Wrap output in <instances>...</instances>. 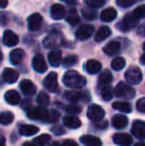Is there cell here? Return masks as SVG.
I'll return each mask as SVG.
<instances>
[{
    "label": "cell",
    "mask_w": 145,
    "mask_h": 146,
    "mask_svg": "<svg viewBox=\"0 0 145 146\" xmlns=\"http://www.w3.org/2000/svg\"><path fill=\"white\" fill-rule=\"evenodd\" d=\"M14 119V114L10 111H3L0 115V122L3 125H8L12 123Z\"/></svg>",
    "instance_id": "obj_35"
},
{
    "label": "cell",
    "mask_w": 145,
    "mask_h": 146,
    "mask_svg": "<svg viewBox=\"0 0 145 146\" xmlns=\"http://www.w3.org/2000/svg\"><path fill=\"white\" fill-rule=\"evenodd\" d=\"M5 100L11 106H16L20 102V96L16 90H10L5 92Z\"/></svg>",
    "instance_id": "obj_25"
},
{
    "label": "cell",
    "mask_w": 145,
    "mask_h": 146,
    "mask_svg": "<svg viewBox=\"0 0 145 146\" xmlns=\"http://www.w3.org/2000/svg\"><path fill=\"white\" fill-rule=\"evenodd\" d=\"M18 77H19L18 72L11 68H6L3 70V73H2V78H3L4 82L7 84H14L18 80Z\"/></svg>",
    "instance_id": "obj_16"
},
{
    "label": "cell",
    "mask_w": 145,
    "mask_h": 146,
    "mask_svg": "<svg viewBox=\"0 0 145 146\" xmlns=\"http://www.w3.org/2000/svg\"><path fill=\"white\" fill-rule=\"evenodd\" d=\"M132 14H133L134 17H136L138 20L141 19V18H144L145 17V4L135 8V10L132 12Z\"/></svg>",
    "instance_id": "obj_40"
},
{
    "label": "cell",
    "mask_w": 145,
    "mask_h": 146,
    "mask_svg": "<svg viewBox=\"0 0 145 146\" xmlns=\"http://www.w3.org/2000/svg\"><path fill=\"white\" fill-rule=\"evenodd\" d=\"M59 117H60V113H59L57 110H49V117H48L47 122H49V123L56 122V121H58Z\"/></svg>",
    "instance_id": "obj_41"
},
{
    "label": "cell",
    "mask_w": 145,
    "mask_h": 146,
    "mask_svg": "<svg viewBox=\"0 0 145 146\" xmlns=\"http://www.w3.org/2000/svg\"><path fill=\"white\" fill-rule=\"evenodd\" d=\"M77 63V56H68L67 58L64 59V61H63V65H64V67H66V68L73 67V66H75Z\"/></svg>",
    "instance_id": "obj_39"
},
{
    "label": "cell",
    "mask_w": 145,
    "mask_h": 146,
    "mask_svg": "<svg viewBox=\"0 0 145 146\" xmlns=\"http://www.w3.org/2000/svg\"><path fill=\"white\" fill-rule=\"evenodd\" d=\"M65 98L71 102H77L79 100H83V94L79 92H75V90H67L65 92Z\"/></svg>",
    "instance_id": "obj_30"
},
{
    "label": "cell",
    "mask_w": 145,
    "mask_h": 146,
    "mask_svg": "<svg viewBox=\"0 0 145 146\" xmlns=\"http://www.w3.org/2000/svg\"><path fill=\"white\" fill-rule=\"evenodd\" d=\"M20 134L23 136H32L39 132V128L32 124H24L20 126Z\"/></svg>",
    "instance_id": "obj_24"
},
{
    "label": "cell",
    "mask_w": 145,
    "mask_h": 146,
    "mask_svg": "<svg viewBox=\"0 0 145 146\" xmlns=\"http://www.w3.org/2000/svg\"><path fill=\"white\" fill-rule=\"evenodd\" d=\"M48 61L50 65L57 68L62 63V52L60 50H53L48 54Z\"/></svg>",
    "instance_id": "obj_18"
},
{
    "label": "cell",
    "mask_w": 145,
    "mask_h": 146,
    "mask_svg": "<svg viewBox=\"0 0 145 146\" xmlns=\"http://www.w3.org/2000/svg\"><path fill=\"white\" fill-rule=\"evenodd\" d=\"M112 139L115 144L120 146H130L132 144V137L127 133H115Z\"/></svg>",
    "instance_id": "obj_14"
},
{
    "label": "cell",
    "mask_w": 145,
    "mask_h": 146,
    "mask_svg": "<svg viewBox=\"0 0 145 146\" xmlns=\"http://www.w3.org/2000/svg\"><path fill=\"white\" fill-rule=\"evenodd\" d=\"M111 34V30H110L109 27L107 26H103L101 27L97 32L95 33V40L97 42H103V40H105L107 38H109Z\"/></svg>",
    "instance_id": "obj_26"
},
{
    "label": "cell",
    "mask_w": 145,
    "mask_h": 146,
    "mask_svg": "<svg viewBox=\"0 0 145 146\" xmlns=\"http://www.w3.org/2000/svg\"><path fill=\"white\" fill-rule=\"evenodd\" d=\"M137 33L140 36H145V26H141V27L138 29Z\"/></svg>",
    "instance_id": "obj_48"
},
{
    "label": "cell",
    "mask_w": 145,
    "mask_h": 146,
    "mask_svg": "<svg viewBox=\"0 0 145 146\" xmlns=\"http://www.w3.org/2000/svg\"><path fill=\"white\" fill-rule=\"evenodd\" d=\"M51 16L54 20H61L66 16V9L61 4H54L51 7Z\"/></svg>",
    "instance_id": "obj_17"
},
{
    "label": "cell",
    "mask_w": 145,
    "mask_h": 146,
    "mask_svg": "<svg viewBox=\"0 0 145 146\" xmlns=\"http://www.w3.org/2000/svg\"><path fill=\"white\" fill-rule=\"evenodd\" d=\"M63 122L69 128H79L81 125V122L77 116L75 115H66L63 118Z\"/></svg>",
    "instance_id": "obj_23"
},
{
    "label": "cell",
    "mask_w": 145,
    "mask_h": 146,
    "mask_svg": "<svg viewBox=\"0 0 145 146\" xmlns=\"http://www.w3.org/2000/svg\"><path fill=\"white\" fill-rule=\"evenodd\" d=\"M140 63L143 64V65H145V54L142 55L141 58H140Z\"/></svg>",
    "instance_id": "obj_50"
},
{
    "label": "cell",
    "mask_w": 145,
    "mask_h": 146,
    "mask_svg": "<svg viewBox=\"0 0 145 146\" xmlns=\"http://www.w3.org/2000/svg\"><path fill=\"white\" fill-rule=\"evenodd\" d=\"M101 70V64L97 60H89L85 63V71L91 75H95Z\"/></svg>",
    "instance_id": "obj_21"
},
{
    "label": "cell",
    "mask_w": 145,
    "mask_h": 146,
    "mask_svg": "<svg viewBox=\"0 0 145 146\" xmlns=\"http://www.w3.org/2000/svg\"><path fill=\"white\" fill-rule=\"evenodd\" d=\"M27 116L35 120H42L47 122L49 117V111L44 106H30L27 110Z\"/></svg>",
    "instance_id": "obj_4"
},
{
    "label": "cell",
    "mask_w": 145,
    "mask_h": 146,
    "mask_svg": "<svg viewBox=\"0 0 145 146\" xmlns=\"http://www.w3.org/2000/svg\"><path fill=\"white\" fill-rule=\"evenodd\" d=\"M136 108H137L138 111L145 113V98H140V100H137Z\"/></svg>",
    "instance_id": "obj_45"
},
{
    "label": "cell",
    "mask_w": 145,
    "mask_h": 146,
    "mask_svg": "<svg viewBox=\"0 0 145 146\" xmlns=\"http://www.w3.org/2000/svg\"><path fill=\"white\" fill-rule=\"evenodd\" d=\"M58 145H59V143H58V142H55L52 146H58Z\"/></svg>",
    "instance_id": "obj_55"
},
{
    "label": "cell",
    "mask_w": 145,
    "mask_h": 146,
    "mask_svg": "<svg viewBox=\"0 0 145 146\" xmlns=\"http://www.w3.org/2000/svg\"><path fill=\"white\" fill-rule=\"evenodd\" d=\"M4 141H5V140H4V137H2V146H5V144H4Z\"/></svg>",
    "instance_id": "obj_54"
},
{
    "label": "cell",
    "mask_w": 145,
    "mask_h": 146,
    "mask_svg": "<svg viewBox=\"0 0 145 146\" xmlns=\"http://www.w3.org/2000/svg\"><path fill=\"white\" fill-rule=\"evenodd\" d=\"M63 83L66 87L73 88V90H79L83 88L87 84L85 77L79 75L75 71H68L65 73L63 77Z\"/></svg>",
    "instance_id": "obj_1"
},
{
    "label": "cell",
    "mask_w": 145,
    "mask_h": 146,
    "mask_svg": "<svg viewBox=\"0 0 145 146\" xmlns=\"http://www.w3.org/2000/svg\"><path fill=\"white\" fill-rule=\"evenodd\" d=\"M36 100L41 106H47V104L50 102V96H49L48 94H46L45 92H41L40 94H38V96H37Z\"/></svg>",
    "instance_id": "obj_37"
},
{
    "label": "cell",
    "mask_w": 145,
    "mask_h": 146,
    "mask_svg": "<svg viewBox=\"0 0 145 146\" xmlns=\"http://www.w3.org/2000/svg\"><path fill=\"white\" fill-rule=\"evenodd\" d=\"M27 23H28V29L30 31L35 32V31H38L42 27L43 17L39 13H34L28 17Z\"/></svg>",
    "instance_id": "obj_10"
},
{
    "label": "cell",
    "mask_w": 145,
    "mask_h": 146,
    "mask_svg": "<svg viewBox=\"0 0 145 146\" xmlns=\"http://www.w3.org/2000/svg\"><path fill=\"white\" fill-rule=\"evenodd\" d=\"M117 16V12L114 8H107L101 14V19L103 22H111Z\"/></svg>",
    "instance_id": "obj_27"
},
{
    "label": "cell",
    "mask_w": 145,
    "mask_h": 146,
    "mask_svg": "<svg viewBox=\"0 0 145 146\" xmlns=\"http://www.w3.org/2000/svg\"><path fill=\"white\" fill-rule=\"evenodd\" d=\"M112 125L117 129L125 128L128 124V118L123 114H115L112 117Z\"/></svg>",
    "instance_id": "obj_20"
},
{
    "label": "cell",
    "mask_w": 145,
    "mask_h": 146,
    "mask_svg": "<svg viewBox=\"0 0 145 146\" xmlns=\"http://www.w3.org/2000/svg\"><path fill=\"white\" fill-rule=\"evenodd\" d=\"M114 94L117 98L131 100L135 96V90H134L133 88L130 87L128 84L124 83V82H120V83L117 84L115 90H114Z\"/></svg>",
    "instance_id": "obj_3"
},
{
    "label": "cell",
    "mask_w": 145,
    "mask_h": 146,
    "mask_svg": "<svg viewBox=\"0 0 145 146\" xmlns=\"http://www.w3.org/2000/svg\"><path fill=\"white\" fill-rule=\"evenodd\" d=\"M134 146H145V143L144 142H137V143H135Z\"/></svg>",
    "instance_id": "obj_53"
},
{
    "label": "cell",
    "mask_w": 145,
    "mask_h": 146,
    "mask_svg": "<svg viewBox=\"0 0 145 146\" xmlns=\"http://www.w3.org/2000/svg\"><path fill=\"white\" fill-rule=\"evenodd\" d=\"M81 144L85 146H101L103 142L99 137L93 136V135H83L79 138Z\"/></svg>",
    "instance_id": "obj_19"
},
{
    "label": "cell",
    "mask_w": 145,
    "mask_h": 146,
    "mask_svg": "<svg viewBox=\"0 0 145 146\" xmlns=\"http://www.w3.org/2000/svg\"><path fill=\"white\" fill-rule=\"evenodd\" d=\"M32 66L37 73H45L48 69L45 58L41 54H37L34 56L33 60H32Z\"/></svg>",
    "instance_id": "obj_11"
},
{
    "label": "cell",
    "mask_w": 145,
    "mask_h": 146,
    "mask_svg": "<svg viewBox=\"0 0 145 146\" xmlns=\"http://www.w3.org/2000/svg\"><path fill=\"white\" fill-rule=\"evenodd\" d=\"M2 42L5 46L7 47H13L16 46L19 42V38L18 36L11 30H5L3 34V39H2Z\"/></svg>",
    "instance_id": "obj_12"
},
{
    "label": "cell",
    "mask_w": 145,
    "mask_h": 146,
    "mask_svg": "<svg viewBox=\"0 0 145 146\" xmlns=\"http://www.w3.org/2000/svg\"><path fill=\"white\" fill-rule=\"evenodd\" d=\"M81 106H77V104H70V106H66L65 110H66L67 113H70V115H73V114H77L81 111Z\"/></svg>",
    "instance_id": "obj_38"
},
{
    "label": "cell",
    "mask_w": 145,
    "mask_h": 146,
    "mask_svg": "<svg viewBox=\"0 0 145 146\" xmlns=\"http://www.w3.org/2000/svg\"><path fill=\"white\" fill-rule=\"evenodd\" d=\"M24 55L25 54H24L23 50H21V49H15V50L10 52V56H9L10 62L13 65H19L24 58Z\"/></svg>",
    "instance_id": "obj_28"
},
{
    "label": "cell",
    "mask_w": 145,
    "mask_h": 146,
    "mask_svg": "<svg viewBox=\"0 0 145 146\" xmlns=\"http://www.w3.org/2000/svg\"><path fill=\"white\" fill-rule=\"evenodd\" d=\"M83 16L87 20H93L97 17V12L91 9H83Z\"/></svg>",
    "instance_id": "obj_44"
},
{
    "label": "cell",
    "mask_w": 145,
    "mask_h": 146,
    "mask_svg": "<svg viewBox=\"0 0 145 146\" xmlns=\"http://www.w3.org/2000/svg\"><path fill=\"white\" fill-rule=\"evenodd\" d=\"M139 0H116V3L122 8H127L132 6L133 4H135L136 2H138Z\"/></svg>",
    "instance_id": "obj_43"
},
{
    "label": "cell",
    "mask_w": 145,
    "mask_h": 146,
    "mask_svg": "<svg viewBox=\"0 0 145 146\" xmlns=\"http://www.w3.org/2000/svg\"><path fill=\"white\" fill-rule=\"evenodd\" d=\"M112 108L116 110H119L121 112H124V113H129L131 112L132 108L131 106H130L128 102H115L112 104Z\"/></svg>",
    "instance_id": "obj_31"
},
{
    "label": "cell",
    "mask_w": 145,
    "mask_h": 146,
    "mask_svg": "<svg viewBox=\"0 0 145 146\" xmlns=\"http://www.w3.org/2000/svg\"><path fill=\"white\" fill-rule=\"evenodd\" d=\"M51 130H52L53 132H54L55 134H57V135L64 134V133H65V130L63 129V127L59 126V125H57V126H53L52 128H51Z\"/></svg>",
    "instance_id": "obj_46"
},
{
    "label": "cell",
    "mask_w": 145,
    "mask_h": 146,
    "mask_svg": "<svg viewBox=\"0 0 145 146\" xmlns=\"http://www.w3.org/2000/svg\"><path fill=\"white\" fill-rule=\"evenodd\" d=\"M7 4H8V0H1L0 1V5H1L2 8H5L7 6Z\"/></svg>",
    "instance_id": "obj_49"
},
{
    "label": "cell",
    "mask_w": 145,
    "mask_h": 146,
    "mask_svg": "<svg viewBox=\"0 0 145 146\" xmlns=\"http://www.w3.org/2000/svg\"><path fill=\"white\" fill-rule=\"evenodd\" d=\"M22 146H34V144H33V142H25V143H23V145Z\"/></svg>",
    "instance_id": "obj_51"
},
{
    "label": "cell",
    "mask_w": 145,
    "mask_h": 146,
    "mask_svg": "<svg viewBox=\"0 0 145 146\" xmlns=\"http://www.w3.org/2000/svg\"><path fill=\"white\" fill-rule=\"evenodd\" d=\"M124 77H125V80H126V82H127V84H130V85H137L142 80V73L137 67H131L126 71Z\"/></svg>",
    "instance_id": "obj_6"
},
{
    "label": "cell",
    "mask_w": 145,
    "mask_h": 146,
    "mask_svg": "<svg viewBox=\"0 0 145 146\" xmlns=\"http://www.w3.org/2000/svg\"><path fill=\"white\" fill-rule=\"evenodd\" d=\"M61 146H77V145L75 141L72 140V139H67V140H65L64 142H63V144Z\"/></svg>",
    "instance_id": "obj_47"
},
{
    "label": "cell",
    "mask_w": 145,
    "mask_h": 146,
    "mask_svg": "<svg viewBox=\"0 0 145 146\" xmlns=\"http://www.w3.org/2000/svg\"><path fill=\"white\" fill-rule=\"evenodd\" d=\"M138 23V19L136 17H134L133 14H128L126 15L119 23L116 25V27L118 28L122 32H128L130 29H132L133 27H135Z\"/></svg>",
    "instance_id": "obj_7"
},
{
    "label": "cell",
    "mask_w": 145,
    "mask_h": 146,
    "mask_svg": "<svg viewBox=\"0 0 145 146\" xmlns=\"http://www.w3.org/2000/svg\"><path fill=\"white\" fill-rule=\"evenodd\" d=\"M43 85L46 90H48L51 92H57L59 90V85H58V75L55 72H51L48 74L45 78Z\"/></svg>",
    "instance_id": "obj_8"
},
{
    "label": "cell",
    "mask_w": 145,
    "mask_h": 146,
    "mask_svg": "<svg viewBox=\"0 0 145 146\" xmlns=\"http://www.w3.org/2000/svg\"><path fill=\"white\" fill-rule=\"evenodd\" d=\"M87 116L91 121L99 122V121L103 120V117H105V110L99 104H91L87 108Z\"/></svg>",
    "instance_id": "obj_5"
},
{
    "label": "cell",
    "mask_w": 145,
    "mask_h": 146,
    "mask_svg": "<svg viewBox=\"0 0 145 146\" xmlns=\"http://www.w3.org/2000/svg\"><path fill=\"white\" fill-rule=\"evenodd\" d=\"M20 88H21L22 92L27 96H32L35 94L36 92V86L32 83L30 80H23L20 83Z\"/></svg>",
    "instance_id": "obj_15"
},
{
    "label": "cell",
    "mask_w": 145,
    "mask_h": 146,
    "mask_svg": "<svg viewBox=\"0 0 145 146\" xmlns=\"http://www.w3.org/2000/svg\"><path fill=\"white\" fill-rule=\"evenodd\" d=\"M113 94H114V90L109 85L101 88V96L105 102H109L113 98Z\"/></svg>",
    "instance_id": "obj_32"
},
{
    "label": "cell",
    "mask_w": 145,
    "mask_h": 146,
    "mask_svg": "<svg viewBox=\"0 0 145 146\" xmlns=\"http://www.w3.org/2000/svg\"><path fill=\"white\" fill-rule=\"evenodd\" d=\"M63 1L67 2L68 4H72V3H75V0H63Z\"/></svg>",
    "instance_id": "obj_52"
},
{
    "label": "cell",
    "mask_w": 145,
    "mask_h": 146,
    "mask_svg": "<svg viewBox=\"0 0 145 146\" xmlns=\"http://www.w3.org/2000/svg\"><path fill=\"white\" fill-rule=\"evenodd\" d=\"M93 31H95V27L93 25H91V24H83V25H81L77 30L75 37L79 41L87 40L93 34Z\"/></svg>",
    "instance_id": "obj_9"
},
{
    "label": "cell",
    "mask_w": 145,
    "mask_h": 146,
    "mask_svg": "<svg viewBox=\"0 0 145 146\" xmlns=\"http://www.w3.org/2000/svg\"><path fill=\"white\" fill-rule=\"evenodd\" d=\"M112 82V75L109 70H105L99 77V85L101 88L109 86Z\"/></svg>",
    "instance_id": "obj_29"
},
{
    "label": "cell",
    "mask_w": 145,
    "mask_h": 146,
    "mask_svg": "<svg viewBox=\"0 0 145 146\" xmlns=\"http://www.w3.org/2000/svg\"><path fill=\"white\" fill-rule=\"evenodd\" d=\"M51 141V136L48 134H42L40 136L34 138L33 144L34 146H45Z\"/></svg>",
    "instance_id": "obj_33"
},
{
    "label": "cell",
    "mask_w": 145,
    "mask_h": 146,
    "mask_svg": "<svg viewBox=\"0 0 145 146\" xmlns=\"http://www.w3.org/2000/svg\"><path fill=\"white\" fill-rule=\"evenodd\" d=\"M131 132L136 138L145 139V122L141 120H136L132 124Z\"/></svg>",
    "instance_id": "obj_13"
},
{
    "label": "cell",
    "mask_w": 145,
    "mask_h": 146,
    "mask_svg": "<svg viewBox=\"0 0 145 146\" xmlns=\"http://www.w3.org/2000/svg\"><path fill=\"white\" fill-rule=\"evenodd\" d=\"M125 67V60L121 57H116L115 59L112 60L111 68L114 71H120Z\"/></svg>",
    "instance_id": "obj_34"
},
{
    "label": "cell",
    "mask_w": 145,
    "mask_h": 146,
    "mask_svg": "<svg viewBox=\"0 0 145 146\" xmlns=\"http://www.w3.org/2000/svg\"><path fill=\"white\" fill-rule=\"evenodd\" d=\"M143 50L145 51V42H144V44H143Z\"/></svg>",
    "instance_id": "obj_56"
},
{
    "label": "cell",
    "mask_w": 145,
    "mask_h": 146,
    "mask_svg": "<svg viewBox=\"0 0 145 146\" xmlns=\"http://www.w3.org/2000/svg\"><path fill=\"white\" fill-rule=\"evenodd\" d=\"M67 21H68L69 24H71L72 26H75L77 24L79 23V17L77 14V11L75 9L70 10V13L67 16Z\"/></svg>",
    "instance_id": "obj_36"
},
{
    "label": "cell",
    "mask_w": 145,
    "mask_h": 146,
    "mask_svg": "<svg viewBox=\"0 0 145 146\" xmlns=\"http://www.w3.org/2000/svg\"><path fill=\"white\" fill-rule=\"evenodd\" d=\"M121 46H120V43L117 41H111V42L107 43L105 45V47L103 48V52L105 53L109 56H112V55H115L117 53H119Z\"/></svg>",
    "instance_id": "obj_22"
},
{
    "label": "cell",
    "mask_w": 145,
    "mask_h": 146,
    "mask_svg": "<svg viewBox=\"0 0 145 146\" xmlns=\"http://www.w3.org/2000/svg\"><path fill=\"white\" fill-rule=\"evenodd\" d=\"M64 43V37L58 31H53L51 32L48 36H46V38L43 41L45 48L47 49H54L56 50L57 48L61 47Z\"/></svg>",
    "instance_id": "obj_2"
},
{
    "label": "cell",
    "mask_w": 145,
    "mask_h": 146,
    "mask_svg": "<svg viewBox=\"0 0 145 146\" xmlns=\"http://www.w3.org/2000/svg\"><path fill=\"white\" fill-rule=\"evenodd\" d=\"M105 3V0H87V4L91 8H99L103 6Z\"/></svg>",
    "instance_id": "obj_42"
}]
</instances>
